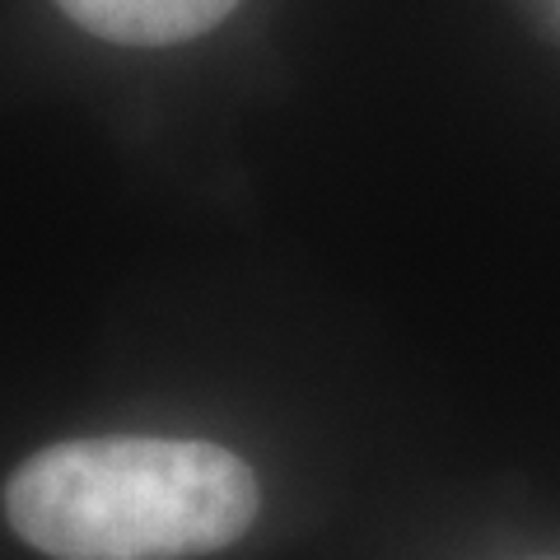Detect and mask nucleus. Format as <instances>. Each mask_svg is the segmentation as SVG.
Returning <instances> with one entry per match:
<instances>
[{"mask_svg": "<svg viewBox=\"0 0 560 560\" xmlns=\"http://www.w3.org/2000/svg\"><path fill=\"white\" fill-rule=\"evenodd\" d=\"M80 28L127 47H168L215 28L238 0H57Z\"/></svg>", "mask_w": 560, "mask_h": 560, "instance_id": "obj_2", "label": "nucleus"}, {"mask_svg": "<svg viewBox=\"0 0 560 560\" xmlns=\"http://www.w3.org/2000/svg\"><path fill=\"white\" fill-rule=\"evenodd\" d=\"M5 514L57 560H183L248 533L257 477L201 440H70L14 471Z\"/></svg>", "mask_w": 560, "mask_h": 560, "instance_id": "obj_1", "label": "nucleus"}]
</instances>
